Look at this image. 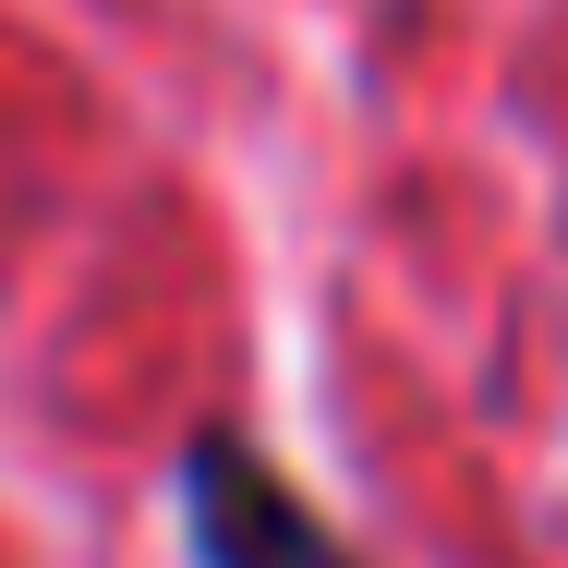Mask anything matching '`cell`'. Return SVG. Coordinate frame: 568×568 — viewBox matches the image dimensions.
<instances>
[{
    "mask_svg": "<svg viewBox=\"0 0 568 568\" xmlns=\"http://www.w3.org/2000/svg\"><path fill=\"white\" fill-rule=\"evenodd\" d=\"M182 520H194V557L206 568H351L327 545V520L242 448V436H194L182 448Z\"/></svg>",
    "mask_w": 568,
    "mask_h": 568,
    "instance_id": "obj_1",
    "label": "cell"
}]
</instances>
